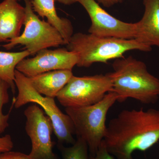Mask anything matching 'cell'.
<instances>
[{
    "instance_id": "cell-1",
    "label": "cell",
    "mask_w": 159,
    "mask_h": 159,
    "mask_svg": "<svg viewBox=\"0 0 159 159\" xmlns=\"http://www.w3.org/2000/svg\"><path fill=\"white\" fill-rule=\"evenodd\" d=\"M103 142L117 159H132L134 152L146 151L159 142V110H123L109 122Z\"/></svg>"
},
{
    "instance_id": "cell-2",
    "label": "cell",
    "mask_w": 159,
    "mask_h": 159,
    "mask_svg": "<svg viewBox=\"0 0 159 159\" xmlns=\"http://www.w3.org/2000/svg\"><path fill=\"white\" fill-rule=\"evenodd\" d=\"M112 68L109 74L118 102L130 98L150 104L158 100L159 79L149 73L145 63L129 56L115 59Z\"/></svg>"
},
{
    "instance_id": "cell-3",
    "label": "cell",
    "mask_w": 159,
    "mask_h": 159,
    "mask_svg": "<svg viewBox=\"0 0 159 159\" xmlns=\"http://www.w3.org/2000/svg\"><path fill=\"white\" fill-rule=\"evenodd\" d=\"M66 48L77 54L79 67H89L95 63H107L112 59L123 57L126 52L138 50L149 52L152 50L136 39L100 37L78 32L73 34Z\"/></svg>"
},
{
    "instance_id": "cell-4",
    "label": "cell",
    "mask_w": 159,
    "mask_h": 159,
    "mask_svg": "<svg viewBox=\"0 0 159 159\" xmlns=\"http://www.w3.org/2000/svg\"><path fill=\"white\" fill-rule=\"evenodd\" d=\"M118 99L117 94L111 91L93 105L65 109L74 123L77 138L85 141L93 156L97 153L105 137L107 113Z\"/></svg>"
},
{
    "instance_id": "cell-5",
    "label": "cell",
    "mask_w": 159,
    "mask_h": 159,
    "mask_svg": "<svg viewBox=\"0 0 159 159\" xmlns=\"http://www.w3.org/2000/svg\"><path fill=\"white\" fill-rule=\"evenodd\" d=\"M15 83L18 94L14 99V107L19 108L30 102L36 103L51 119L58 143L74 144L76 140L74 137L75 134L74 123L70 117L58 108L54 98L43 97L38 93L29 77L16 70L15 72Z\"/></svg>"
},
{
    "instance_id": "cell-6",
    "label": "cell",
    "mask_w": 159,
    "mask_h": 159,
    "mask_svg": "<svg viewBox=\"0 0 159 159\" xmlns=\"http://www.w3.org/2000/svg\"><path fill=\"white\" fill-rule=\"evenodd\" d=\"M24 1L25 5V30L18 37L9 40L7 44L3 45V48L6 50H11L20 45L25 46L30 55L34 56L43 49L66 45V43L59 31L48 21L40 19L34 13L31 0Z\"/></svg>"
},
{
    "instance_id": "cell-7",
    "label": "cell",
    "mask_w": 159,
    "mask_h": 159,
    "mask_svg": "<svg viewBox=\"0 0 159 159\" xmlns=\"http://www.w3.org/2000/svg\"><path fill=\"white\" fill-rule=\"evenodd\" d=\"M113 91L109 73L81 77L73 75L56 97L66 108L83 107L99 102Z\"/></svg>"
},
{
    "instance_id": "cell-8",
    "label": "cell",
    "mask_w": 159,
    "mask_h": 159,
    "mask_svg": "<svg viewBox=\"0 0 159 159\" xmlns=\"http://www.w3.org/2000/svg\"><path fill=\"white\" fill-rule=\"evenodd\" d=\"M26 133L31 139V159H58L53 151L51 134L54 127L51 119L36 103L29 106L24 112Z\"/></svg>"
},
{
    "instance_id": "cell-9",
    "label": "cell",
    "mask_w": 159,
    "mask_h": 159,
    "mask_svg": "<svg viewBox=\"0 0 159 159\" xmlns=\"http://www.w3.org/2000/svg\"><path fill=\"white\" fill-rule=\"evenodd\" d=\"M78 2L86 10L90 18L89 34L100 37L135 39L136 23L125 22L116 18L102 9L96 0H78Z\"/></svg>"
},
{
    "instance_id": "cell-10",
    "label": "cell",
    "mask_w": 159,
    "mask_h": 159,
    "mask_svg": "<svg viewBox=\"0 0 159 159\" xmlns=\"http://www.w3.org/2000/svg\"><path fill=\"white\" fill-rule=\"evenodd\" d=\"M78 62L77 54L65 48L41 50L31 58H24L16 68L28 77L56 70H72Z\"/></svg>"
},
{
    "instance_id": "cell-11",
    "label": "cell",
    "mask_w": 159,
    "mask_h": 159,
    "mask_svg": "<svg viewBox=\"0 0 159 159\" xmlns=\"http://www.w3.org/2000/svg\"><path fill=\"white\" fill-rule=\"evenodd\" d=\"M16 0H4L0 3V43L20 35L25 17V7Z\"/></svg>"
},
{
    "instance_id": "cell-12",
    "label": "cell",
    "mask_w": 159,
    "mask_h": 159,
    "mask_svg": "<svg viewBox=\"0 0 159 159\" xmlns=\"http://www.w3.org/2000/svg\"><path fill=\"white\" fill-rule=\"evenodd\" d=\"M145 11L136 24L135 39L152 47L159 48V0H144Z\"/></svg>"
},
{
    "instance_id": "cell-13",
    "label": "cell",
    "mask_w": 159,
    "mask_h": 159,
    "mask_svg": "<svg viewBox=\"0 0 159 159\" xmlns=\"http://www.w3.org/2000/svg\"><path fill=\"white\" fill-rule=\"evenodd\" d=\"M73 75L71 70H56L29 78L38 93L45 97L54 98Z\"/></svg>"
},
{
    "instance_id": "cell-14",
    "label": "cell",
    "mask_w": 159,
    "mask_h": 159,
    "mask_svg": "<svg viewBox=\"0 0 159 159\" xmlns=\"http://www.w3.org/2000/svg\"><path fill=\"white\" fill-rule=\"evenodd\" d=\"M56 0H31L32 9L41 17L59 31L67 44L74 34V28L70 20L57 15L54 6Z\"/></svg>"
},
{
    "instance_id": "cell-15",
    "label": "cell",
    "mask_w": 159,
    "mask_h": 159,
    "mask_svg": "<svg viewBox=\"0 0 159 159\" xmlns=\"http://www.w3.org/2000/svg\"><path fill=\"white\" fill-rule=\"evenodd\" d=\"M30 55L27 50L20 52L0 51V79L9 84L13 93L16 92L15 72L20 61Z\"/></svg>"
},
{
    "instance_id": "cell-16",
    "label": "cell",
    "mask_w": 159,
    "mask_h": 159,
    "mask_svg": "<svg viewBox=\"0 0 159 159\" xmlns=\"http://www.w3.org/2000/svg\"><path fill=\"white\" fill-rule=\"evenodd\" d=\"M57 146L63 159H89L87 144L80 138H77L74 144L70 147H66L59 143Z\"/></svg>"
},
{
    "instance_id": "cell-17",
    "label": "cell",
    "mask_w": 159,
    "mask_h": 159,
    "mask_svg": "<svg viewBox=\"0 0 159 159\" xmlns=\"http://www.w3.org/2000/svg\"><path fill=\"white\" fill-rule=\"evenodd\" d=\"M9 89H11V87L9 84L0 79V136L9 126V114H3L2 109L3 106L9 102L8 90Z\"/></svg>"
},
{
    "instance_id": "cell-18",
    "label": "cell",
    "mask_w": 159,
    "mask_h": 159,
    "mask_svg": "<svg viewBox=\"0 0 159 159\" xmlns=\"http://www.w3.org/2000/svg\"><path fill=\"white\" fill-rule=\"evenodd\" d=\"M13 146L14 144L10 135L0 137V153L11 151Z\"/></svg>"
},
{
    "instance_id": "cell-19",
    "label": "cell",
    "mask_w": 159,
    "mask_h": 159,
    "mask_svg": "<svg viewBox=\"0 0 159 159\" xmlns=\"http://www.w3.org/2000/svg\"><path fill=\"white\" fill-rule=\"evenodd\" d=\"M90 159H114L113 156L108 152L103 141L99 147L97 153Z\"/></svg>"
},
{
    "instance_id": "cell-20",
    "label": "cell",
    "mask_w": 159,
    "mask_h": 159,
    "mask_svg": "<svg viewBox=\"0 0 159 159\" xmlns=\"http://www.w3.org/2000/svg\"><path fill=\"white\" fill-rule=\"evenodd\" d=\"M0 159H31L29 155L19 152L10 151L0 153Z\"/></svg>"
},
{
    "instance_id": "cell-21",
    "label": "cell",
    "mask_w": 159,
    "mask_h": 159,
    "mask_svg": "<svg viewBox=\"0 0 159 159\" xmlns=\"http://www.w3.org/2000/svg\"><path fill=\"white\" fill-rule=\"evenodd\" d=\"M123 1L124 0H96L99 4H102L107 8H110L119 3H122Z\"/></svg>"
},
{
    "instance_id": "cell-22",
    "label": "cell",
    "mask_w": 159,
    "mask_h": 159,
    "mask_svg": "<svg viewBox=\"0 0 159 159\" xmlns=\"http://www.w3.org/2000/svg\"><path fill=\"white\" fill-rule=\"evenodd\" d=\"M61 4L66 5H70L76 2H78V0H56Z\"/></svg>"
},
{
    "instance_id": "cell-23",
    "label": "cell",
    "mask_w": 159,
    "mask_h": 159,
    "mask_svg": "<svg viewBox=\"0 0 159 159\" xmlns=\"http://www.w3.org/2000/svg\"><path fill=\"white\" fill-rule=\"evenodd\" d=\"M16 1H20V0H16Z\"/></svg>"
}]
</instances>
